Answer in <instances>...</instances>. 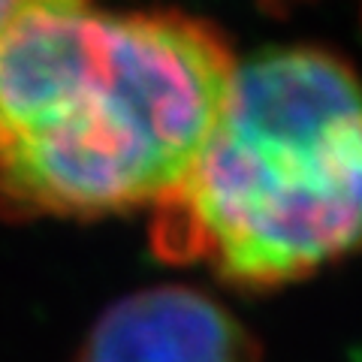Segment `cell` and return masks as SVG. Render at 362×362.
Masks as SVG:
<instances>
[{
    "mask_svg": "<svg viewBox=\"0 0 362 362\" xmlns=\"http://www.w3.org/2000/svg\"><path fill=\"white\" fill-rule=\"evenodd\" d=\"M235 54L175 9L18 0L0 25V211L154 209L218 121Z\"/></svg>",
    "mask_w": 362,
    "mask_h": 362,
    "instance_id": "1",
    "label": "cell"
},
{
    "mask_svg": "<svg viewBox=\"0 0 362 362\" xmlns=\"http://www.w3.org/2000/svg\"><path fill=\"white\" fill-rule=\"evenodd\" d=\"M151 245L239 287H281L362 251V82L332 52L235 61L218 121L151 209Z\"/></svg>",
    "mask_w": 362,
    "mask_h": 362,
    "instance_id": "2",
    "label": "cell"
},
{
    "mask_svg": "<svg viewBox=\"0 0 362 362\" xmlns=\"http://www.w3.org/2000/svg\"><path fill=\"white\" fill-rule=\"evenodd\" d=\"M76 362H259L251 332L194 287H148L90 326Z\"/></svg>",
    "mask_w": 362,
    "mask_h": 362,
    "instance_id": "3",
    "label": "cell"
},
{
    "mask_svg": "<svg viewBox=\"0 0 362 362\" xmlns=\"http://www.w3.org/2000/svg\"><path fill=\"white\" fill-rule=\"evenodd\" d=\"M16 6H18V0H0V25L9 18V13H13Z\"/></svg>",
    "mask_w": 362,
    "mask_h": 362,
    "instance_id": "4",
    "label": "cell"
}]
</instances>
